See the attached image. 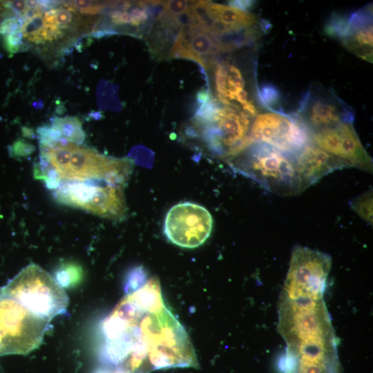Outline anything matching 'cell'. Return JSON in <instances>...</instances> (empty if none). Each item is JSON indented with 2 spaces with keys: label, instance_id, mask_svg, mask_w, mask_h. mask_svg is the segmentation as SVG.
I'll return each instance as SVG.
<instances>
[{
  "label": "cell",
  "instance_id": "1",
  "mask_svg": "<svg viewBox=\"0 0 373 373\" xmlns=\"http://www.w3.org/2000/svg\"><path fill=\"white\" fill-rule=\"evenodd\" d=\"M98 358L131 373L198 367L189 336L164 303L160 283L148 280L126 294L99 325Z\"/></svg>",
  "mask_w": 373,
  "mask_h": 373
},
{
  "label": "cell",
  "instance_id": "2",
  "mask_svg": "<svg viewBox=\"0 0 373 373\" xmlns=\"http://www.w3.org/2000/svg\"><path fill=\"white\" fill-rule=\"evenodd\" d=\"M327 276L312 269L287 272L278 303L277 329L287 344L278 364L282 373L305 365L338 373V341L323 300Z\"/></svg>",
  "mask_w": 373,
  "mask_h": 373
},
{
  "label": "cell",
  "instance_id": "3",
  "mask_svg": "<svg viewBox=\"0 0 373 373\" xmlns=\"http://www.w3.org/2000/svg\"><path fill=\"white\" fill-rule=\"evenodd\" d=\"M40 146L37 179L56 189L65 182H101L125 186L134 167L132 159L114 157L61 137L50 146Z\"/></svg>",
  "mask_w": 373,
  "mask_h": 373
},
{
  "label": "cell",
  "instance_id": "4",
  "mask_svg": "<svg viewBox=\"0 0 373 373\" xmlns=\"http://www.w3.org/2000/svg\"><path fill=\"white\" fill-rule=\"evenodd\" d=\"M227 162L270 192L292 195L302 191L294 158L265 143L254 142Z\"/></svg>",
  "mask_w": 373,
  "mask_h": 373
},
{
  "label": "cell",
  "instance_id": "5",
  "mask_svg": "<svg viewBox=\"0 0 373 373\" xmlns=\"http://www.w3.org/2000/svg\"><path fill=\"white\" fill-rule=\"evenodd\" d=\"M1 288L30 312L49 322L67 313L68 297L64 289L54 277L34 263L22 269Z\"/></svg>",
  "mask_w": 373,
  "mask_h": 373
},
{
  "label": "cell",
  "instance_id": "6",
  "mask_svg": "<svg viewBox=\"0 0 373 373\" xmlns=\"http://www.w3.org/2000/svg\"><path fill=\"white\" fill-rule=\"evenodd\" d=\"M49 321L32 312L0 287V356L26 354L41 343Z\"/></svg>",
  "mask_w": 373,
  "mask_h": 373
},
{
  "label": "cell",
  "instance_id": "7",
  "mask_svg": "<svg viewBox=\"0 0 373 373\" xmlns=\"http://www.w3.org/2000/svg\"><path fill=\"white\" fill-rule=\"evenodd\" d=\"M249 137L253 142L269 144L294 158L314 144L312 135L303 122L294 114L284 112L256 115Z\"/></svg>",
  "mask_w": 373,
  "mask_h": 373
},
{
  "label": "cell",
  "instance_id": "8",
  "mask_svg": "<svg viewBox=\"0 0 373 373\" xmlns=\"http://www.w3.org/2000/svg\"><path fill=\"white\" fill-rule=\"evenodd\" d=\"M213 218L203 206L191 202L178 203L167 212L164 233L173 244L193 249L202 245L210 236Z\"/></svg>",
  "mask_w": 373,
  "mask_h": 373
},
{
  "label": "cell",
  "instance_id": "9",
  "mask_svg": "<svg viewBox=\"0 0 373 373\" xmlns=\"http://www.w3.org/2000/svg\"><path fill=\"white\" fill-rule=\"evenodd\" d=\"M312 135L342 123H353L354 113L333 92L315 88L306 92L294 113Z\"/></svg>",
  "mask_w": 373,
  "mask_h": 373
},
{
  "label": "cell",
  "instance_id": "10",
  "mask_svg": "<svg viewBox=\"0 0 373 373\" xmlns=\"http://www.w3.org/2000/svg\"><path fill=\"white\" fill-rule=\"evenodd\" d=\"M325 31L357 57L372 62V4L350 14H332Z\"/></svg>",
  "mask_w": 373,
  "mask_h": 373
},
{
  "label": "cell",
  "instance_id": "11",
  "mask_svg": "<svg viewBox=\"0 0 373 373\" xmlns=\"http://www.w3.org/2000/svg\"><path fill=\"white\" fill-rule=\"evenodd\" d=\"M313 144L329 154L369 173L372 160L363 148L353 123H342L312 134Z\"/></svg>",
  "mask_w": 373,
  "mask_h": 373
},
{
  "label": "cell",
  "instance_id": "12",
  "mask_svg": "<svg viewBox=\"0 0 373 373\" xmlns=\"http://www.w3.org/2000/svg\"><path fill=\"white\" fill-rule=\"evenodd\" d=\"M294 161L300 177L302 191L328 173L350 167L347 162L314 144L305 148L294 157Z\"/></svg>",
  "mask_w": 373,
  "mask_h": 373
},
{
  "label": "cell",
  "instance_id": "13",
  "mask_svg": "<svg viewBox=\"0 0 373 373\" xmlns=\"http://www.w3.org/2000/svg\"><path fill=\"white\" fill-rule=\"evenodd\" d=\"M206 8L213 21H220L235 31L256 26L259 22L255 15L229 6L209 1Z\"/></svg>",
  "mask_w": 373,
  "mask_h": 373
},
{
  "label": "cell",
  "instance_id": "14",
  "mask_svg": "<svg viewBox=\"0 0 373 373\" xmlns=\"http://www.w3.org/2000/svg\"><path fill=\"white\" fill-rule=\"evenodd\" d=\"M51 126L57 129L62 137L73 143L81 144L85 140L86 134L82 122L77 117H55L52 119Z\"/></svg>",
  "mask_w": 373,
  "mask_h": 373
},
{
  "label": "cell",
  "instance_id": "15",
  "mask_svg": "<svg viewBox=\"0 0 373 373\" xmlns=\"http://www.w3.org/2000/svg\"><path fill=\"white\" fill-rule=\"evenodd\" d=\"M42 15L43 12L25 21L20 30L24 39L35 44L53 41L46 28Z\"/></svg>",
  "mask_w": 373,
  "mask_h": 373
},
{
  "label": "cell",
  "instance_id": "16",
  "mask_svg": "<svg viewBox=\"0 0 373 373\" xmlns=\"http://www.w3.org/2000/svg\"><path fill=\"white\" fill-rule=\"evenodd\" d=\"M257 97L265 108L272 112H283L280 106L282 95L276 86L267 83L260 86L257 90Z\"/></svg>",
  "mask_w": 373,
  "mask_h": 373
},
{
  "label": "cell",
  "instance_id": "17",
  "mask_svg": "<svg viewBox=\"0 0 373 373\" xmlns=\"http://www.w3.org/2000/svg\"><path fill=\"white\" fill-rule=\"evenodd\" d=\"M82 276V268L73 262L63 263L55 272V279L62 288L75 285Z\"/></svg>",
  "mask_w": 373,
  "mask_h": 373
},
{
  "label": "cell",
  "instance_id": "18",
  "mask_svg": "<svg viewBox=\"0 0 373 373\" xmlns=\"http://www.w3.org/2000/svg\"><path fill=\"white\" fill-rule=\"evenodd\" d=\"M350 205L359 216L370 224H372V191H368L354 198Z\"/></svg>",
  "mask_w": 373,
  "mask_h": 373
},
{
  "label": "cell",
  "instance_id": "19",
  "mask_svg": "<svg viewBox=\"0 0 373 373\" xmlns=\"http://www.w3.org/2000/svg\"><path fill=\"white\" fill-rule=\"evenodd\" d=\"M148 278V275L142 267L133 268L128 272L124 280L125 293L128 294L135 291L144 284Z\"/></svg>",
  "mask_w": 373,
  "mask_h": 373
},
{
  "label": "cell",
  "instance_id": "20",
  "mask_svg": "<svg viewBox=\"0 0 373 373\" xmlns=\"http://www.w3.org/2000/svg\"><path fill=\"white\" fill-rule=\"evenodd\" d=\"M23 35L20 30L14 31L4 37L3 46L10 53H17L27 51L29 46L23 41Z\"/></svg>",
  "mask_w": 373,
  "mask_h": 373
},
{
  "label": "cell",
  "instance_id": "21",
  "mask_svg": "<svg viewBox=\"0 0 373 373\" xmlns=\"http://www.w3.org/2000/svg\"><path fill=\"white\" fill-rule=\"evenodd\" d=\"M191 1H165L161 4L162 12L166 15L175 17L187 12L191 8Z\"/></svg>",
  "mask_w": 373,
  "mask_h": 373
},
{
  "label": "cell",
  "instance_id": "22",
  "mask_svg": "<svg viewBox=\"0 0 373 373\" xmlns=\"http://www.w3.org/2000/svg\"><path fill=\"white\" fill-rule=\"evenodd\" d=\"M81 14L96 15L106 8L108 4L99 3L91 1H73L67 3Z\"/></svg>",
  "mask_w": 373,
  "mask_h": 373
},
{
  "label": "cell",
  "instance_id": "23",
  "mask_svg": "<svg viewBox=\"0 0 373 373\" xmlns=\"http://www.w3.org/2000/svg\"><path fill=\"white\" fill-rule=\"evenodd\" d=\"M111 22L116 26H124L130 24L134 27L141 25L140 22L135 20L127 10H114L108 13Z\"/></svg>",
  "mask_w": 373,
  "mask_h": 373
},
{
  "label": "cell",
  "instance_id": "24",
  "mask_svg": "<svg viewBox=\"0 0 373 373\" xmlns=\"http://www.w3.org/2000/svg\"><path fill=\"white\" fill-rule=\"evenodd\" d=\"M24 23L21 16L8 17L0 21V35L3 37L18 30H21Z\"/></svg>",
  "mask_w": 373,
  "mask_h": 373
},
{
  "label": "cell",
  "instance_id": "25",
  "mask_svg": "<svg viewBox=\"0 0 373 373\" xmlns=\"http://www.w3.org/2000/svg\"><path fill=\"white\" fill-rule=\"evenodd\" d=\"M35 148L32 144L26 142L22 140H19L13 144L12 150L15 155L26 156L32 153Z\"/></svg>",
  "mask_w": 373,
  "mask_h": 373
},
{
  "label": "cell",
  "instance_id": "26",
  "mask_svg": "<svg viewBox=\"0 0 373 373\" xmlns=\"http://www.w3.org/2000/svg\"><path fill=\"white\" fill-rule=\"evenodd\" d=\"M93 373H131L122 366L104 365L99 367Z\"/></svg>",
  "mask_w": 373,
  "mask_h": 373
},
{
  "label": "cell",
  "instance_id": "27",
  "mask_svg": "<svg viewBox=\"0 0 373 373\" xmlns=\"http://www.w3.org/2000/svg\"><path fill=\"white\" fill-rule=\"evenodd\" d=\"M255 1H228V6L233 8L243 10L247 11L249 9L251 8L254 6Z\"/></svg>",
  "mask_w": 373,
  "mask_h": 373
},
{
  "label": "cell",
  "instance_id": "28",
  "mask_svg": "<svg viewBox=\"0 0 373 373\" xmlns=\"http://www.w3.org/2000/svg\"><path fill=\"white\" fill-rule=\"evenodd\" d=\"M23 136L28 137L29 138L35 137V135L33 132L30 128H28L27 127L23 128Z\"/></svg>",
  "mask_w": 373,
  "mask_h": 373
}]
</instances>
